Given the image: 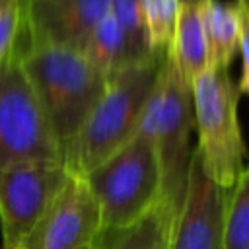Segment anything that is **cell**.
<instances>
[{
	"mask_svg": "<svg viewBox=\"0 0 249 249\" xmlns=\"http://www.w3.org/2000/svg\"><path fill=\"white\" fill-rule=\"evenodd\" d=\"M99 237V208L88 181L70 175L56 200L21 249H93Z\"/></svg>",
	"mask_w": 249,
	"mask_h": 249,
	"instance_id": "9c48e42d",
	"label": "cell"
},
{
	"mask_svg": "<svg viewBox=\"0 0 249 249\" xmlns=\"http://www.w3.org/2000/svg\"><path fill=\"white\" fill-rule=\"evenodd\" d=\"M111 14L115 16L123 31L126 66L142 64L152 58L163 56V54H154L150 51L146 27H144V16H142V0H111Z\"/></svg>",
	"mask_w": 249,
	"mask_h": 249,
	"instance_id": "9a60e30c",
	"label": "cell"
},
{
	"mask_svg": "<svg viewBox=\"0 0 249 249\" xmlns=\"http://www.w3.org/2000/svg\"><path fill=\"white\" fill-rule=\"evenodd\" d=\"M68 177L62 161H23L0 167L2 247H23Z\"/></svg>",
	"mask_w": 249,
	"mask_h": 249,
	"instance_id": "52a82bcc",
	"label": "cell"
},
{
	"mask_svg": "<svg viewBox=\"0 0 249 249\" xmlns=\"http://www.w3.org/2000/svg\"><path fill=\"white\" fill-rule=\"evenodd\" d=\"M193 88L185 82L169 54H165L158 84L144 109L138 132L148 136L156 148L160 165V204L177 220L189 183L195 148Z\"/></svg>",
	"mask_w": 249,
	"mask_h": 249,
	"instance_id": "3957f363",
	"label": "cell"
},
{
	"mask_svg": "<svg viewBox=\"0 0 249 249\" xmlns=\"http://www.w3.org/2000/svg\"><path fill=\"white\" fill-rule=\"evenodd\" d=\"M231 189L218 187L202 169L195 150L181 212L167 249H224V222Z\"/></svg>",
	"mask_w": 249,
	"mask_h": 249,
	"instance_id": "30bf717a",
	"label": "cell"
},
{
	"mask_svg": "<svg viewBox=\"0 0 249 249\" xmlns=\"http://www.w3.org/2000/svg\"><path fill=\"white\" fill-rule=\"evenodd\" d=\"M84 179L99 208V235L128 230L160 200L156 148L140 132Z\"/></svg>",
	"mask_w": 249,
	"mask_h": 249,
	"instance_id": "277c9868",
	"label": "cell"
},
{
	"mask_svg": "<svg viewBox=\"0 0 249 249\" xmlns=\"http://www.w3.org/2000/svg\"><path fill=\"white\" fill-rule=\"evenodd\" d=\"M235 4L239 6V10H241V14H249V0H237Z\"/></svg>",
	"mask_w": 249,
	"mask_h": 249,
	"instance_id": "ffe728a7",
	"label": "cell"
},
{
	"mask_svg": "<svg viewBox=\"0 0 249 249\" xmlns=\"http://www.w3.org/2000/svg\"><path fill=\"white\" fill-rule=\"evenodd\" d=\"M165 54L124 66L107 78L105 93L64 152L70 175L86 177L136 136Z\"/></svg>",
	"mask_w": 249,
	"mask_h": 249,
	"instance_id": "6da1fadb",
	"label": "cell"
},
{
	"mask_svg": "<svg viewBox=\"0 0 249 249\" xmlns=\"http://www.w3.org/2000/svg\"><path fill=\"white\" fill-rule=\"evenodd\" d=\"M202 25L208 47V68H228L239 51L243 14L237 4L200 0Z\"/></svg>",
	"mask_w": 249,
	"mask_h": 249,
	"instance_id": "7c38bea8",
	"label": "cell"
},
{
	"mask_svg": "<svg viewBox=\"0 0 249 249\" xmlns=\"http://www.w3.org/2000/svg\"><path fill=\"white\" fill-rule=\"evenodd\" d=\"M173 224L175 222L171 214L158 202L140 222H136L128 230L99 235L109 237L111 241L97 239L93 249H167Z\"/></svg>",
	"mask_w": 249,
	"mask_h": 249,
	"instance_id": "4fadbf2b",
	"label": "cell"
},
{
	"mask_svg": "<svg viewBox=\"0 0 249 249\" xmlns=\"http://www.w3.org/2000/svg\"><path fill=\"white\" fill-rule=\"evenodd\" d=\"M21 2H23V8H25V6H27L29 2H33V0H21Z\"/></svg>",
	"mask_w": 249,
	"mask_h": 249,
	"instance_id": "44dd1931",
	"label": "cell"
},
{
	"mask_svg": "<svg viewBox=\"0 0 249 249\" xmlns=\"http://www.w3.org/2000/svg\"><path fill=\"white\" fill-rule=\"evenodd\" d=\"M181 0H142L144 27L154 54H165L173 41Z\"/></svg>",
	"mask_w": 249,
	"mask_h": 249,
	"instance_id": "e0dca14e",
	"label": "cell"
},
{
	"mask_svg": "<svg viewBox=\"0 0 249 249\" xmlns=\"http://www.w3.org/2000/svg\"><path fill=\"white\" fill-rule=\"evenodd\" d=\"M2 249H14V247H2Z\"/></svg>",
	"mask_w": 249,
	"mask_h": 249,
	"instance_id": "7402d4cb",
	"label": "cell"
},
{
	"mask_svg": "<svg viewBox=\"0 0 249 249\" xmlns=\"http://www.w3.org/2000/svg\"><path fill=\"white\" fill-rule=\"evenodd\" d=\"M23 25V2L0 0V68L12 58Z\"/></svg>",
	"mask_w": 249,
	"mask_h": 249,
	"instance_id": "ac0fdd59",
	"label": "cell"
},
{
	"mask_svg": "<svg viewBox=\"0 0 249 249\" xmlns=\"http://www.w3.org/2000/svg\"><path fill=\"white\" fill-rule=\"evenodd\" d=\"M167 54L187 84L193 82L208 68V47L200 14V0H181L173 41Z\"/></svg>",
	"mask_w": 249,
	"mask_h": 249,
	"instance_id": "8fae6325",
	"label": "cell"
},
{
	"mask_svg": "<svg viewBox=\"0 0 249 249\" xmlns=\"http://www.w3.org/2000/svg\"><path fill=\"white\" fill-rule=\"evenodd\" d=\"M82 54L88 58L91 66H95L107 78L126 66L123 31L111 12L89 33L82 49Z\"/></svg>",
	"mask_w": 249,
	"mask_h": 249,
	"instance_id": "5bb4252c",
	"label": "cell"
},
{
	"mask_svg": "<svg viewBox=\"0 0 249 249\" xmlns=\"http://www.w3.org/2000/svg\"><path fill=\"white\" fill-rule=\"evenodd\" d=\"M111 12V0H33L23 8L16 51L27 47L84 49L89 33ZM14 51V53H16Z\"/></svg>",
	"mask_w": 249,
	"mask_h": 249,
	"instance_id": "ba28073f",
	"label": "cell"
},
{
	"mask_svg": "<svg viewBox=\"0 0 249 249\" xmlns=\"http://www.w3.org/2000/svg\"><path fill=\"white\" fill-rule=\"evenodd\" d=\"M196 154L204 173L222 189H233L245 169V142L237 105L241 91L228 68H206L193 82Z\"/></svg>",
	"mask_w": 249,
	"mask_h": 249,
	"instance_id": "5b68a950",
	"label": "cell"
},
{
	"mask_svg": "<svg viewBox=\"0 0 249 249\" xmlns=\"http://www.w3.org/2000/svg\"><path fill=\"white\" fill-rule=\"evenodd\" d=\"M241 78H239V91L249 97V14H243V29H241Z\"/></svg>",
	"mask_w": 249,
	"mask_h": 249,
	"instance_id": "d6986e66",
	"label": "cell"
},
{
	"mask_svg": "<svg viewBox=\"0 0 249 249\" xmlns=\"http://www.w3.org/2000/svg\"><path fill=\"white\" fill-rule=\"evenodd\" d=\"M23 161L64 163L39 99L12 54L0 68V167Z\"/></svg>",
	"mask_w": 249,
	"mask_h": 249,
	"instance_id": "8992f818",
	"label": "cell"
},
{
	"mask_svg": "<svg viewBox=\"0 0 249 249\" xmlns=\"http://www.w3.org/2000/svg\"><path fill=\"white\" fill-rule=\"evenodd\" d=\"M49 126L64 152L82 130L107 88V76L66 47H27L16 51Z\"/></svg>",
	"mask_w": 249,
	"mask_h": 249,
	"instance_id": "7a4b0ae2",
	"label": "cell"
},
{
	"mask_svg": "<svg viewBox=\"0 0 249 249\" xmlns=\"http://www.w3.org/2000/svg\"><path fill=\"white\" fill-rule=\"evenodd\" d=\"M224 249H249V165L243 169L228 198Z\"/></svg>",
	"mask_w": 249,
	"mask_h": 249,
	"instance_id": "2e32d148",
	"label": "cell"
}]
</instances>
